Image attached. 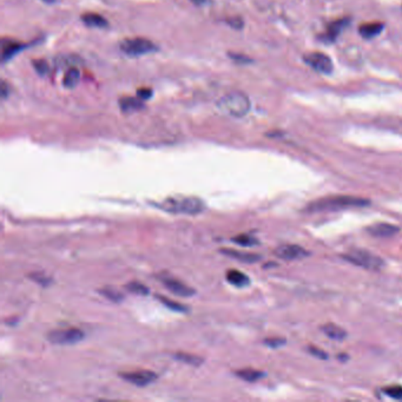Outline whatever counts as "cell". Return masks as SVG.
<instances>
[{
	"mask_svg": "<svg viewBox=\"0 0 402 402\" xmlns=\"http://www.w3.org/2000/svg\"><path fill=\"white\" fill-rule=\"evenodd\" d=\"M370 202L366 198L354 197V196H330V197L321 198L309 204L307 210L309 212L334 211L340 209L361 208L369 205Z\"/></svg>",
	"mask_w": 402,
	"mask_h": 402,
	"instance_id": "1",
	"label": "cell"
},
{
	"mask_svg": "<svg viewBox=\"0 0 402 402\" xmlns=\"http://www.w3.org/2000/svg\"><path fill=\"white\" fill-rule=\"evenodd\" d=\"M160 208L170 214L197 215L204 211L205 204L201 198L189 196H174L161 202Z\"/></svg>",
	"mask_w": 402,
	"mask_h": 402,
	"instance_id": "2",
	"label": "cell"
},
{
	"mask_svg": "<svg viewBox=\"0 0 402 402\" xmlns=\"http://www.w3.org/2000/svg\"><path fill=\"white\" fill-rule=\"evenodd\" d=\"M217 107L224 113L234 117H243L249 112L250 100L245 93L232 91L219 98Z\"/></svg>",
	"mask_w": 402,
	"mask_h": 402,
	"instance_id": "3",
	"label": "cell"
},
{
	"mask_svg": "<svg viewBox=\"0 0 402 402\" xmlns=\"http://www.w3.org/2000/svg\"><path fill=\"white\" fill-rule=\"evenodd\" d=\"M343 258L347 262L369 270H380L384 264L382 258L363 249L350 250L349 252L343 255Z\"/></svg>",
	"mask_w": 402,
	"mask_h": 402,
	"instance_id": "4",
	"label": "cell"
},
{
	"mask_svg": "<svg viewBox=\"0 0 402 402\" xmlns=\"http://www.w3.org/2000/svg\"><path fill=\"white\" fill-rule=\"evenodd\" d=\"M120 50L125 55L138 57L156 51L157 47L153 42L145 38H129L120 43Z\"/></svg>",
	"mask_w": 402,
	"mask_h": 402,
	"instance_id": "5",
	"label": "cell"
},
{
	"mask_svg": "<svg viewBox=\"0 0 402 402\" xmlns=\"http://www.w3.org/2000/svg\"><path fill=\"white\" fill-rule=\"evenodd\" d=\"M47 339L50 342L65 346V344H76L84 339L83 330L78 328H66L56 329L47 334Z\"/></svg>",
	"mask_w": 402,
	"mask_h": 402,
	"instance_id": "6",
	"label": "cell"
},
{
	"mask_svg": "<svg viewBox=\"0 0 402 402\" xmlns=\"http://www.w3.org/2000/svg\"><path fill=\"white\" fill-rule=\"evenodd\" d=\"M305 62L317 72L329 74L333 72L334 65L328 56L321 52H312L305 56Z\"/></svg>",
	"mask_w": 402,
	"mask_h": 402,
	"instance_id": "7",
	"label": "cell"
},
{
	"mask_svg": "<svg viewBox=\"0 0 402 402\" xmlns=\"http://www.w3.org/2000/svg\"><path fill=\"white\" fill-rule=\"evenodd\" d=\"M119 376L127 382L135 384L138 387H144L153 383L157 380V374L151 370H135V371H125L120 373Z\"/></svg>",
	"mask_w": 402,
	"mask_h": 402,
	"instance_id": "8",
	"label": "cell"
},
{
	"mask_svg": "<svg viewBox=\"0 0 402 402\" xmlns=\"http://www.w3.org/2000/svg\"><path fill=\"white\" fill-rule=\"evenodd\" d=\"M274 254L278 256L279 258L286 259V261H296V259H302L309 255L308 250L300 245L295 244H283L275 249Z\"/></svg>",
	"mask_w": 402,
	"mask_h": 402,
	"instance_id": "9",
	"label": "cell"
},
{
	"mask_svg": "<svg viewBox=\"0 0 402 402\" xmlns=\"http://www.w3.org/2000/svg\"><path fill=\"white\" fill-rule=\"evenodd\" d=\"M162 282L163 285L167 287V288L170 290L172 294L175 295L181 296V297H189L192 296L195 294V290L188 287L187 285H184L183 282H181L180 280H176L172 278H165L162 279Z\"/></svg>",
	"mask_w": 402,
	"mask_h": 402,
	"instance_id": "10",
	"label": "cell"
},
{
	"mask_svg": "<svg viewBox=\"0 0 402 402\" xmlns=\"http://www.w3.org/2000/svg\"><path fill=\"white\" fill-rule=\"evenodd\" d=\"M348 22H349L348 19H340V20H335V22L328 24V25H327L326 32H324V35L322 37L324 42H327V43L335 42L337 37L341 35V32H342L343 29L347 26Z\"/></svg>",
	"mask_w": 402,
	"mask_h": 402,
	"instance_id": "11",
	"label": "cell"
},
{
	"mask_svg": "<svg viewBox=\"0 0 402 402\" xmlns=\"http://www.w3.org/2000/svg\"><path fill=\"white\" fill-rule=\"evenodd\" d=\"M368 232L375 237H390L397 234L398 228L389 223H376L368 228Z\"/></svg>",
	"mask_w": 402,
	"mask_h": 402,
	"instance_id": "12",
	"label": "cell"
},
{
	"mask_svg": "<svg viewBox=\"0 0 402 402\" xmlns=\"http://www.w3.org/2000/svg\"><path fill=\"white\" fill-rule=\"evenodd\" d=\"M383 30V24L380 22H371V23H366L360 25L359 28V33L360 36L364 39H373L375 37H377L382 32Z\"/></svg>",
	"mask_w": 402,
	"mask_h": 402,
	"instance_id": "13",
	"label": "cell"
},
{
	"mask_svg": "<svg viewBox=\"0 0 402 402\" xmlns=\"http://www.w3.org/2000/svg\"><path fill=\"white\" fill-rule=\"evenodd\" d=\"M82 22L89 28H96V29H105L107 28V20L98 13L87 12L85 15L82 16Z\"/></svg>",
	"mask_w": 402,
	"mask_h": 402,
	"instance_id": "14",
	"label": "cell"
},
{
	"mask_svg": "<svg viewBox=\"0 0 402 402\" xmlns=\"http://www.w3.org/2000/svg\"><path fill=\"white\" fill-rule=\"evenodd\" d=\"M321 330L326 334L329 339L335 341H342L347 337V332L335 323H326L321 327Z\"/></svg>",
	"mask_w": 402,
	"mask_h": 402,
	"instance_id": "15",
	"label": "cell"
},
{
	"mask_svg": "<svg viewBox=\"0 0 402 402\" xmlns=\"http://www.w3.org/2000/svg\"><path fill=\"white\" fill-rule=\"evenodd\" d=\"M221 252L223 255L229 256V257L237 258L238 261H241V262L254 263V262H257L259 259L258 255L249 254V252H241V251H237V250H232V249H221Z\"/></svg>",
	"mask_w": 402,
	"mask_h": 402,
	"instance_id": "16",
	"label": "cell"
},
{
	"mask_svg": "<svg viewBox=\"0 0 402 402\" xmlns=\"http://www.w3.org/2000/svg\"><path fill=\"white\" fill-rule=\"evenodd\" d=\"M227 281L232 286L238 287V288H243V287L249 285L248 276L235 269H230L227 273Z\"/></svg>",
	"mask_w": 402,
	"mask_h": 402,
	"instance_id": "17",
	"label": "cell"
},
{
	"mask_svg": "<svg viewBox=\"0 0 402 402\" xmlns=\"http://www.w3.org/2000/svg\"><path fill=\"white\" fill-rule=\"evenodd\" d=\"M20 45L19 43L15 42V40H10V39H3L2 43V57L3 60H8L16 55L17 52L19 51Z\"/></svg>",
	"mask_w": 402,
	"mask_h": 402,
	"instance_id": "18",
	"label": "cell"
},
{
	"mask_svg": "<svg viewBox=\"0 0 402 402\" xmlns=\"http://www.w3.org/2000/svg\"><path fill=\"white\" fill-rule=\"evenodd\" d=\"M119 106L124 112H133V111L141 110L143 107V103L140 98L123 97L119 99Z\"/></svg>",
	"mask_w": 402,
	"mask_h": 402,
	"instance_id": "19",
	"label": "cell"
},
{
	"mask_svg": "<svg viewBox=\"0 0 402 402\" xmlns=\"http://www.w3.org/2000/svg\"><path fill=\"white\" fill-rule=\"evenodd\" d=\"M79 80H80L79 70L76 69V67H70V69L66 71L65 77H64L63 79V84L65 87L73 89V87H76L77 84L79 83Z\"/></svg>",
	"mask_w": 402,
	"mask_h": 402,
	"instance_id": "20",
	"label": "cell"
},
{
	"mask_svg": "<svg viewBox=\"0 0 402 402\" xmlns=\"http://www.w3.org/2000/svg\"><path fill=\"white\" fill-rule=\"evenodd\" d=\"M236 375L239 377V379L246 381V382H255V381H257L261 379L263 376V373L259 370H255V369H242V370H237L236 371Z\"/></svg>",
	"mask_w": 402,
	"mask_h": 402,
	"instance_id": "21",
	"label": "cell"
},
{
	"mask_svg": "<svg viewBox=\"0 0 402 402\" xmlns=\"http://www.w3.org/2000/svg\"><path fill=\"white\" fill-rule=\"evenodd\" d=\"M175 359L182 361V362L191 364V366H201L203 362V359L194 354H187V353H177L175 354Z\"/></svg>",
	"mask_w": 402,
	"mask_h": 402,
	"instance_id": "22",
	"label": "cell"
},
{
	"mask_svg": "<svg viewBox=\"0 0 402 402\" xmlns=\"http://www.w3.org/2000/svg\"><path fill=\"white\" fill-rule=\"evenodd\" d=\"M99 293L102 294L103 296H105L106 299H109L110 301H113V302H119L124 299L123 294H121L119 290H117L116 288H102L99 289Z\"/></svg>",
	"mask_w": 402,
	"mask_h": 402,
	"instance_id": "23",
	"label": "cell"
},
{
	"mask_svg": "<svg viewBox=\"0 0 402 402\" xmlns=\"http://www.w3.org/2000/svg\"><path fill=\"white\" fill-rule=\"evenodd\" d=\"M157 299L160 300L164 306H167L169 309L175 310V312L183 313V312H187V310H188L187 307H185V306L181 305V303H178V302H175V301H172V300H169V299H167V297H164V296H157Z\"/></svg>",
	"mask_w": 402,
	"mask_h": 402,
	"instance_id": "24",
	"label": "cell"
},
{
	"mask_svg": "<svg viewBox=\"0 0 402 402\" xmlns=\"http://www.w3.org/2000/svg\"><path fill=\"white\" fill-rule=\"evenodd\" d=\"M125 288H126L129 292L133 293V294H137V295H148L149 294V289L148 287H145L144 285H142L140 282H130L127 283L126 286H125Z\"/></svg>",
	"mask_w": 402,
	"mask_h": 402,
	"instance_id": "25",
	"label": "cell"
},
{
	"mask_svg": "<svg viewBox=\"0 0 402 402\" xmlns=\"http://www.w3.org/2000/svg\"><path fill=\"white\" fill-rule=\"evenodd\" d=\"M232 241L235 243H237L239 245H243V246H252L255 244H257V239L252 237V236L250 235H238L236 236V237L232 238Z\"/></svg>",
	"mask_w": 402,
	"mask_h": 402,
	"instance_id": "26",
	"label": "cell"
},
{
	"mask_svg": "<svg viewBox=\"0 0 402 402\" xmlns=\"http://www.w3.org/2000/svg\"><path fill=\"white\" fill-rule=\"evenodd\" d=\"M383 393L395 400H402V387L401 386H389L383 388Z\"/></svg>",
	"mask_w": 402,
	"mask_h": 402,
	"instance_id": "27",
	"label": "cell"
},
{
	"mask_svg": "<svg viewBox=\"0 0 402 402\" xmlns=\"http://www.w3.org/2000/svg\"><path fill=\"white\" fill-rule=\"evenodd\" d=\"M32 64H33V66H35L36 71L40 74V76H45V74L49 73L50 67H49V64H47L46 60L37 59V60H33Z\"/></svg>",
	"mask_w": 402,
	"mask_h": 402,
	"instance_id": "28",
	"label": "cell"
},
{
	"mask_svg": "<svg viewBox=\"0 0 402 402\" xmlns=\"http://www.w3.org/2000/svg\"><path fill=\"white\" fill-rule=\"evenodd\" d=\"M151 94H153V91H151V89H148V87H142V89L137 91V96L142 100L150 98Z\"/></svg>",
	"mask_w": 402,
	"mask_h": 402,
	"instance_id": "29",
	"label": "cell"
},
{
	"mask_svg": "<svg viewBox=\"0 0 402 402\" xmlns=\"http://www.w3.org/2000/svg\"><path fill=\"white\" fill-rule=\"evenodd\" d=\"M309 351L310 353L313 354L314 356H317V357H320V359H327V353H324L323 350H321V349H319V348H315V347H310L309 348Z\"/></svg>",
	"mask_w": 402,
	"mask_h": 402,
	"instance_id": "30",
	"label": "cell"
},
{
	"mask_svg": "<svg viewBox=\"0 0 402 402\" xmlns=\"http://www.w3.org/2000/svg\"><path fill=\"white\" fill-rule=\"evenodd\" d=\"M229 25L234 29H242L243 28V22L241 18H232L228 20Z\"/></svg>",
	"mask_w": 402,
	"mask_h": 402,
	"instance_id": "31",
	"label": "cell"
},
{
	"mask_svg": "<svg viewBox=\"0 0 402 402\" xmlns=\"http://www.w3.org/2000/svg\"><path fill=\"white\" fill-rule=\"evenodd\" d=\"M286 341L285 340H281V339H269V340H265V343L268 344L269 347H281L283 343H285Z\"/></svg>",
	"mask_w": 402,
	"mask_h": 402,
	"instance_id": "32",
	"label": "cell"
},
{
	"mask_svg": "<svg viewBox=\"0 0 402 402\" xmlns=\"http://www.w3.org/2000/svg\"><path fill=\"white\" fill-rule=\"evenodd\" d=\"M31 278L33 279V281L38 282V283H40V285H43V286L49 285V279L42 278V276H40L39 274H36V275H31Z\"/></svg>",
	"mask_w": 402,
	"mask_h": 402,
	"instance_id": "33",
	"label": "cell"
},
{
	"mask_svg": "<svg viewBox=\"0 0 402 402\" xmlns=\"http://www.w3.org/2000/svg\"><path fill=\"white\" fill-rule=\"evenodd\" d=\"M8 85H6V83L5 82H3L2 83V96H3V98H5L6 96H8V93H6V89H8V87H6Z\"/></svg>",
	"mask_w": 402,
	"mask_h": 402,
	"instance_id": "34",
	"label": "cell"
},
{
	"mask_svg": "<svg viewBox=\"0 0 402 402\" xmlns=\"http://www.w3.org/2000/svg\"><path fill=\"white\" fill-rule=\"evenodd\" d=\"M191 3H194L195 5H203L207 3V0H191Z\"/></svg>",
	"mask_w": 402,
	"mask_h": 402,
	"instance_id": "35",
	"label": "cell"
},
{
	"mask_svg": "<svg viewBox=\"0 0 402 402\" xmlns=\"http://www.w3.org/2000/svg\"><path fill=\"white\" fill-rule=\"evenodd\" d=\"M44 3H55L56 0H43Z\"/></svg>",
	"mask_w": 402,
	"mask_h": 402,
	"instance_id": "36",
	"label": "cell"
}]
</instances>
